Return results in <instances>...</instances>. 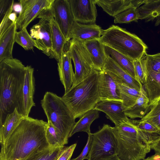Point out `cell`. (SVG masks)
Returning a JSON list of instances; mask_svg holds the SVG:
<instances>
[{
	"instance_id": "20",
	"label": "cell",
	"mask_w": 160,
	"mask_h": 160,
	"mask_svg": "<svg viewBox=\"0 0 160 160\" xmlns=\"http://www.w3.org/2000/svg\"><path fill=\"white\" fill-rule=\"evenodd\" d=\"M72 59L68 49L64 51L61 61L58 63L60 80L64 86V93L68 91L73 84L74 73L72 67Z\"/></svg>"
},
{
	"instance_id": "17",
	"label": "cell",
	"mask_w": 160,
	"mask_h": 160,
	"mask_svg": "<svg viewBox=\"0 0 160 160\" xmlns=\"http://www.w3.org/2000/svg\"><path fill=\"white\" fill-rule=\"evenodd\" d=\"M103 30L96 24H84L75 21L71 31L70 38L84 42L93 39H98Z\"/></svg>"
},
{
	"instance_id": "39",
	"label": "cell",
	"mask_w": 160,
	"mask_h": 160,
	"mask_svg": "<svg viewBox=\"0 0 160 160\" xmlns=\"http://www.w3.org/2000/svg\"><path fill=\"white\" fill-rule=\"evenodd\" d=\"M77 143L69 146H64L57 160H70Z\"/></svg>"
},
{
	"instance_id": "7",
	"label": "cell",
	"mask_w": 160,
	"mask_h": 160,
	"mask_svg": "<svg viewBox=\"0 0 160 160\" xmlns=\"http://www.w3.org/2000/svg\"><path fill=\"white\" fill-rule=\"evenodd\" d=\"M91 135L92 143L86 159L100 160L117 154V143L112 127L104 124L100 130Z\"/></svg>"
},
{
	"instance_id": "14",
	"label": "cell",
	"mask_w": 160,
	"mask_h": 160,
	"mask_svg": "<svg viewBox=\"0 0 160 160\" xmlns=\"http://www.w3.org/2000/svg\"><path fill=\"white\" fill-rule=\"evenodd\" d=\"M94 108L105 113L106 117L115 125L120 124L129 119L124 113L122 101H100L97 103Z\"/></svg>"
},
{
	"instance_id": "43",
	"label": "cell",
	"mask_w": 160,
	"mask_h": 160,
	"mask_svg": "<svg viewBox=\"0 0 160 160\" xmlns=\"http://www.w3.org/2000/svg\"><path fill=\"white\" fill-rule=\"evenodd\" d=\"M142 160H160V154L155 153L154 155L145 158Z\"/></svg>"
},
{
	"instance_id": "8",
	"label": "cell",
	"mask_w": 160,
	"mask_h": 160,
	"mask_svg": "<svg viewBox=\"0 0 160 160\" xmlns=\"http://www.w3.org/2000/svg\"><path fill=\"white\" fill-rule=\"evenodd\" d=\"M68 49L75 68L72 86H74L87 78L94 68L90 56L83 42L71 39Z\"/></svg>"
},
{
	"instance_id": "15",
	"label": "cell",
	"mask_w": 160,
	"mask_h": 160,
	"mask_svg": "<svg viewBox=\"0 0 160 160\" xmlns=\"http://www.w3.org/2000/svg\"><path fill=\"white\" fill-rule=\"evenodd\" d=\"M24 83L22 90V100L24 117L29 116L32 108L35 106L33 101L35 90L34 68L30 66H26Z\"/></svg>"
},
{
	"instance_id": "10",
	"label": "cell",
	"mask_w": 160,
	"mask_h": 160,
	"mask_svg": "<svg viewBox=\"0 0 160 160\" xmlns=\"http://www.w3.org/2000/svg\"><path fill=\"white\" fill-rule=\"evenodd\" d=\"M54 0H20L21 10L16 22L17 29L26 28L45 10L51 8Z\"/></svg>"
},
{
	"instance_id": "2",
	"label": "cell",
	"mask_w": 160,
	"mask_h": 160,
	"mask_svg": "<svg viewBox=\"0 0 160 160\" xmlns=\"http://www.w3.org/2000/svg\"><path fill=\"white\" fill-rule=\"evenodd\" d=\"M26 69L17 58L0 62V126L16 108L23 116L22 90Z\"/></svg>"
},
{
	"instance_id": "4",
	"label": "cell",
	"mask_w": 160,
	"mask_h": 160,
	"mask_svg": "<svg viewBox=\"0 0 160 160\" xmlns=\"http://www.w3.org/2000/svg\"><path fill=\"white\" fill-rule=\"evenodd\" d=\"M100 72L93 69L84 80L72 86L62 97L74 118H80L94 108L100 101L99 80Z\"/></svg>"
},
{
	"instance_id": "1",
	"label": "cell",
	"mask_w": 160,
	"mask_h": 160,
	"mask_svg": "<svg viewBox=\"0 0 160 160\" xmlns=\"http://www.w3.org/2000/svg\"><path fill=\"white\" fill-rule=\"evenodd\" d=\"M48 122L24 117L14 130L1 144L0 160H25L50 147L46 137Z\"/></svg>"
},
{
	"instance_id": "18",
	"label": "cell",
	"mask_w": 160,
	"mask_h": 160,
	"mask_svg": "<svg viewBox=\"0 0 160 160\" xmlns=\"http://www.w3.org/2000/svg\"><path fill=\"white\" fill-rule=\"evenodd\" d=\"M143 86L149 99V106L160 101V73L146 68L145 82Z\"/></svg>"
},
{
	"instance_id": "41",
	"label": "cell",
	"mask_w": 160,
	"mask_h": 160,
	"mask_svg": "<svg viewBox=\"0 0 160 160\" xmlns=\"http://www.w3.org/2000/svg\"><path fill=\"white\" fill-rule=\"evenodd\" d=\"M13 0H0V18L1 21L4 15L14 4Z\"/></svg>"
},
{
	"instance_id": "5",
	"label": "cell",
	"mask_w": 160,
	"mask_h": 160,
	"mask_svg": "<svg viewBox=\"0 0 160 160\" xmlns=\"http://www.w3.org/2000/svg\"><path fill=\"white\" fill-rule=\"evenodd\" d=\"M103 45L123 54L132 61L143 58L148 47L135 34L120 27L112 25L103 30L98 39Z\"/></svg>"
},
{
	"instance_id": "23",
	"label": "cell",
	"mask_w": 160,
	"mask_h": 160,
	"mask_svg": "<svg viewBox=\"0 0 160 160\" xmlns=\"http://www.w3.org/2000/svg\"><path fill=\"white\" fill-rule=\"evenodd\" d=\"M138 10L139 19L154 21L155 26L160 24V0H145Z\"/></svg>"
},
{
	"instance_id": "3",
	"label": "cell",
	"mask_w": 160,
	"mask_h": 160,
	"mask_svg": "<svg viewBox=\"0 0 160 160\" xmlns=\"http://www.w3.org/2000/svg\"><path fill=\"white\" fill-rule=\"evenodd\" d=\"M112 130L117 143V154L121 160H142L152 145L160 138L139 129L135 120L115 125Z\"/></svg>"
},
{
	"instance_id": "35",
	"label": "cell",
	"mask_w": 160,
	"mask_h": 160,
	"mask_svg": "<svg viewBox=\"0 0 160 160\" xmlns=\"http://www.w3.org/2000/svg\"><path fill=\"white\" fill-rule=\"evenodd\" d=\"M142 58L147 69L160 73V52L152 55L147 54Z\"/></svg>"
},
{
	"instance_id": "32",
	"label": "cell",
	"mask_w": 160,
	"mask_h": 160,
	"mask_svg": "<svg viewBox=\"0 0 160 160\" xmlns=\"http://www.w3.org/2000/svg\"><path fill=\"white\" fill-rule=\"evenodd\" d=\"M138 8L132 7L118 14L114 17V23H128L132 22H137L139 19Z\"/></svg>"
},
{
	"instance_id": "40",
	"label": "cell",
	"mask_w": 160,
	"mask_h": 160,
	"mask_svg": "<svg viewBox=\"0 0 160 160\" xmlns=\"http://www.w3.org/2000/svg\"><path fill=\"white\" fill-rule=\"evenodd\" d=\"M91 133L88 134V139L87 143L81 154L76 158L70 160H83L86 159L90 149L92 141Z\"/></svg>"
},
{
	"instance_id": "37",
	"label": "cell",
	"mask_w": 160,
	"mask_h": 160,
	"mask_svg": "<svg viewBox=\"0 0 160 160\" xmlns=\"http://www.w3.org/2000/svg\"><path fill=\"white\" fill-rule=\"evenodd\" d=\"M135 121L140 130L151 134L160 135V131L149 122L141 120H135Z\"/></svg>"
},
{
	"instance_id": "6",
	"label": "cell",
	"mask_w": 160,
	"mask_h": 160,
	"mask_svg": "<svg viewBox=\"0 0 160 160\" xmlns=\"http://www.w3.org/2000/svg\"><path fill=\"white\" fill-rule=\"evenodd\" d=\"M41 106L50 122L68 142L70 133L76 123L75 119L62 97L46 92L41 101Z\"/></svg>"
},
{
	"instance_id": "38",
	"label": "cell",
	"mask_w": 160,
	"mask_h": 160,
	"mask_svg": "<svg viewBox=\"0 0 160 160\" xmlns=\"http://www.w3.org/2000/svg\"><path fill=\"white\" fill-rule=\"evenodd\" d=\"M13 5L7 11L1 21L0 24V34H2L10 26L14 23L9 18V16L13 10Z\"/></svg>"
},
{
	"instance_id": "11",
	"label": "cell",
	"mask_w": 160,
	"mask_h": 160,
	"mask_svg": "<svg viewBox=\"0 0 160 160\" xmlns=\"http://www.w3.org/2000/svg\"><path fill=\"white\" fill-rule=\"evenodd\" d=\"M51 10L55 22L68 42L75 22L68 0H54Z\"/></svg>"
},
{
	"instance_id": "26",
	"label": "cell",
	"mask_w": 160,
	"mask_h": 160,
	"mask_svg": "<svg viewBox=\"0 0 160 160\" xmlns=\"http://www.w3.org/2000/svg\"><path fill=\"white\" fill-rule=\"evenodd\" d=\"M112 73L117 85L125 111L134 104L139 96L140 91L131 87L118 77Z\"/></svg>"
},
{
	"instance_id": "33",
	"label": "cell",
	"mask_w": 160,
	"mask_h": 160,
	"mask_svg": "<svg viewBox=\"0 0 160 160\" xmlns=\"http://www.w3.org/2000/svg\"><path fill=\"white\" fill-rule=\"evenodd\" d=\"M15 42L26 50H32L34 47H35L34 39L29 34L26 28L17 32L15 36Z\"/></svg>"
},
{
	"instance_id": "27",
	"label": "cell",
	"mask_w": 160,
	"mask_h": 160,
	"mask_svg": "<svg viewBox=\"0 0 160 160\" xmlns=\"http://www.w3.org/2000/svg\"><path fill=\"white\" fill-rule=\"evenodd\" d=\"M24 117L16 108L7 116L3 124L0 126L1 144L4 142L19 125Z\"/></svg>"
},
{
	"instance_id": "34",
	"label": "cell",
	"mask_w": 160,
	"mask_h": 160,
	"mask_svg": "<svg viewBox=\"0 0 160 160\" xmlns=\"http://www.w3.org/2000/svg\"><path fill=\"white\" fill-rule=\"evenodd\" d=\"M140 120L149 122L160 131V101L151 106L149 111Z\"/></svg>"
},
{
	"instance_id": "28",
	"label": "cell",
	"mask_w": 160,
	"mask_h": 160,
	"mask_svg": "<svg viewBox=\"0 0 160 160\" xmlns=\"http://www.w3.org/2000/svg\"><path fill=\"white\" fill-rule=\"evenodd\" d=\"M104 48L106 54L109 56L115 62L136 80L133 61L123 54L109 47L104 45Z\"/></svg>"
},
{
	"instance_id": "29",
	"label": "cell",
	"mask_w": 160,
	"mask_h": 160,
	"mask_svg": "<svg viewBox=\"0 0 160 160\" xmlns=\"http://www.w3.org/2000/svg\"><path fill=\"white\" fill-rule=\"evenodd\" d=\"M99 111L94 108L88 111L76 122L70 133L69 138L78 132H84L88 134L91 133L90 126L95 120L99 117Z\"/></svg>"
},
{
	"instance_id": "16",
	"label": "cell",
	"mask_w": 160,
	"mask_h": 160,
	"mask_svg": "<svg viewBox=\"0 0 160 160\" xmlns=\"http://www.w3.org/2000/svg\"><path fill=\"white\" fill-rule=\"evenodd\" d=\"M145 0H95L96 4L110 16L114 18L123 11L132 7H139Z\"/></svg>"
},
{
	"instance_id": "12",
	"label": "cell",
	"mask_w": 160,
	"mask_h": 160,
	"mask_svg": "<svg viewBox=\"0 0 160 160\" xmlns=\"http://www.w3.org/2000/svg\"><path fill=\"white\" fill-rule=\"evenodd\" d=\"M75 21L95 23L97 16L95 0H68Z\"/></svg>"
},
{
	"instance_id": "46",
	"label": "cell",
	"mask_w": 160,
	"mask_h": 160,
	"mask_svg": "<svg viewBox=\"0 0 160 160\" xmlns=\"http://www.w3.org/2000/svg\"><path fill=\"white\" fill-rule=\"evenodd\" d=\"M13 10L15 11V12H20L21 10V6L20 4H16L13 5Z\"/></svg>"
},
{
	"instance_id": "24",
	"label": "cell",
	"mask_w": 160,
	"mask_h": 160,
	"mask_svg": "<svg viewBox=\"0 0 160 160\" xmlns=\"http://www.w3.org/2000/svg\"><path fill=\"white\" fill-rule=\"evenodd\" d=\"M102 71L114 74L129 86L140 91L141 86L142 85L107 55Z\"/></svg>"
},
{
	"instance_id": "30",
	"label": "cell",
	"mask_w": 160,
	"mask_h": 160,
	"mask_svg": "<svg viewBox=\"0 0 160 160\" xmlns=\"http://www.w3.org/2000/svg\"><path fill=\"white\" fill-rule=\"evenodd\" d=\"M46 137L50 147L65 146L68 143L59 130L50 122L48 121Z\"/></svg>"
},
{
	"instance_id": "22",
	"label": "cell",
	"mask_w": 160,
	"mask_h": 160,
	"mask_svg": "<svg viewBox=\"0 0 160 160\" xmlns=\"http://www.w3.org/2000/svg\"><path fill=\"white\" fill-rule=\"evenodd\" d=\"M52 32V49L55 59L58 62L62 59L64 48L68 42L55 22L52 11L50 17Z\"/></svg>"
},
{
	"instance_id": "36",
	"label": "cell",
	"mask_w": 160,
	"mask_h": 160,
	"mask_svg": "<svg viewBox=\"0 0 160 160\" xmlns=\"http://www.w3.org/2000/svg\"><path fill=\"white\" fill-rule=\"evenodd\" d=\"M133 64L136 80L141 85H143L145 82V62L142 58L133 61Z\"/></svg>"
},
{
	"instance_id": "9",
	"label": "cell",
	"mask_w": 160,
	"mask_h": 160,
	"mask_svg": "<svg viewBox=\"0 0 160 160\" xmlns=\"http://www.w3.org/2000/svg\"><path fill=\"white\" fill-rule=\"evenodd\" d=\"M51 8L43 11L38 17L39 21L30 29V35L34 39L35 47L50 58H54L50 17Z\"/></svg>"
},
{
	"instance_id": "25",
	"label": "cell",
	"mask_w": 160,
	"mask_h": 160,
	"mask_svg": "<svg viewBox=\"0 0 160 160\" xmlns=\"http://www.w3.org/2000/svg\"><path fill=\"white\" fill-rule=\"evenodd\" d=\"M149 102L144 88L141 85L140 94L136 102L133 106L124 111L125 115L132 119L142 118L150 110Z\"/></svg>"
},
{
	"instance_id": "42",
	"label": "cell",
	"mask_w": 160,
	"mask_h": 160,
	"mask_svg": "<svg viewBox=\"0 0 160 160\" xmlns=\"http://www.w3.org/2000/svg\"><path fill=\"white\" fill-rule=\"evenodd\" d=\"M151 149L154 151L155 153L160 154V138L152 145Z\"/></svg>"
},
{
	"instance_id": "21",
	"label": "cell",
	"mask_w": 160,
	"mask_h": 160,
	"mask_svg": "<svg viewBox=\"0 0 160 160\" xmlns=\"http://www.w3.org/2000/svg\"><path fill=\"white\" fill-rule=\"evenodd\" d=\"M17 29L16 23H14L0 34V62L13 58L12 50Z\"/></svg>"
},
{
	"instance_id": "44",
	"label": "cell",
	"mask_w": 160,
	"mask_h": 160,
	"mask_svg": "<svg viewBox=\"0 0 160 160\" xmlns=\"http://www.w3.org/2000/svg\"><path fill=\"white\" fill-rule=\"evenodd\" d=\"M18 17L15 12H12L9 16V18L13 23H16Z\"/></svg>"
},
{
	"instance_id": "45",
	"label": "cell",
	"mask_w": 160,
	"mask_h": 160,
	"mask_svg": "<svg viewBox=\"0 0 160 160\" xmlns=\"http://www.w3.org/2000/svg\"><path fill=\"white\" fill-rule=\"evenodd\" d=\"M100 160H121L117 154L114 155L110 157Z\"/></svg>"
},
{
	"instance_id": "13",
	"label": "cell",
	"mask_w": 160,
	"mask_h": 160,
	"mask_svg": "<svg viewBox=\"0 0 160 160\" xmlns=\"http://www.w3.org/2000/svg\"><path fill=\"white\" fill-rule=\"evenodd\" d=\"M99 88L100 101L106 100L122 101L117 85L111 72H100Z\"/></svg>"
},
{
	"instance_id": "19",
	"label": "cell",
	"mask_w": 160,
	"mask_h": 160,
	"mask_svg": "<svg viewBox=\"0 0 160 160\" xmlns=\"http://www.w3.org/2000/svg\"><path fill=\"white\" fill-rule=\"evenodd\" d=\"M83 42L90 56L93 68L99 72L102 71L106 57L104 45L98 39Z\"/></svg>"
},
{
	"instance_id": "31",
	"label": "cell",
	"mask_w": 160,
	"mask_h": 160,
	"mask_svg": "<svg viewBox=\"0 0 160 160\" xmlns=\"http://www.w3.org/2000/svg\"><path fill=\"white\" fill-rule=\"evenodd\" d=\"M64 146L50 147L32 154L25 160H57Z\"/></svg>"
}]
</instances>
